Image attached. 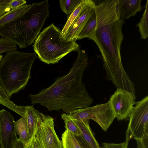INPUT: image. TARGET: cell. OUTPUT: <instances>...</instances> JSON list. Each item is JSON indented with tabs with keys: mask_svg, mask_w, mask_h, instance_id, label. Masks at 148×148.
<instances>
[{
	"mask_svg": "<svg viewBox=\"0 0 148 148\" xmlns=\"http://www.w3.org/2000/svg\"><path fill=\"white\" fill-rule=\"evenodd\" d=\"M117 1L104 0L97 4L95 3L96 27L89 38L93 40L99 48L106 79L112 82L117 88L125 87L131 82L121 62L120 50L125 21L118 16Z\"/></svg>",
	"mask_w": 148,
	"mask_h": 148,
	"instance_id": "obj_1",
	"label": "cell"
},
{
	"mask_svg": "<svg viewBox=\"0 0 148 148\" xmlns=\"http://www.w3.org/2000/svg\"><path fill=\"white\" fill-rule=\"evenodd\" d=\"M76 51L78 56L69 72L38 94H30L31 104H39L50 111L62 110L66 114L90 107L93 100L82 82L84 71L88 65V56L79 48Z\"/></svg>",
	"mask_w": 148,
	"mask_h": 148,
	"instance_id": "obj_2",
	"label": "cell"
},
{
	"mask_svg": "<svg viewBox=\"0 0 148 148\" xmlns=\"http://www.w3.org/2000/svg\"><path fill=\"white\" fill-rule=\"evenodd\" d=\"M48 1L34 3L21 17L0 27V35L24 49L34 42L49 16Z\"/></svg>",
	"mask_w": 148,
	"mask_h": 148,
	"instance_id": "obj_3",
	"label": "cell"
},
{
	"mask_svg": "<svg viewBox=\"0 0 148 148\" xmlns=\"http://www.w3.org/2000/svg\"><path fill=\"white\" fill-rule=\"evenodd\" d=\"M36 54L17 50L6 52L0 62V84L9 98L24 89Z\"/></svg>",
	"mask_w": 148,
	"mask_h": 148,
	"instance_id": "obj_4",
	"label": "cell"
},
{
	"mask_svg": "<svg viewBox=\"0 0 148 148\" xmlns=\"http://www.w3.org/2000/svg\"><path fill=\"white\" fill-rule=\"evenodd\" d=\"M61 31L52 23L44 29L35 40L34 50L42 62L57 63L67 54L79 48L75 41L66 40Z\"/></svg>",
	"mask_w": 148,
	"mask_h": 148,
	"instance_id": "obj_5",
	"label": "cell"
},
{
	"mask_svg": "<svg viewBox=\"0 0 148 148\" xmlns=\"http://www.w3.org/2000/svg\"><path fill=\"white\" fill-rule=\"evenodd\" d=\"M72 118L84 123L89 119L97 123L104 131H106L115 118L109 102L92 107L81 108L69 113Z\"/></svg>",
	"mask_w": 148,
	"mask_h": 148,
	"instance_id": "obj_6",
	"label": "cell"
},
{
	"mask_svg": "<svg viewBox=\"0 0 148 148\" xmlns=\"http://www.w3.org/2000/svg\"><path fill=\"white\" fill-rule=\"evenodd\" d=\"M129 117L126 141L140 138L148 134V96L135 103Z\"/></svg>",
	"mask_w": 148,
	"mask_h": 148,
	"instance_id": "obj_7",
	"label": "cell"
},
{
	"mask_svg": "<svg viewBox=\"0 0 148 148\" xmlns=\"http://www.w3.org/2000/svg\"><path fill=\"white\" fill-rule=\"evenodd\" d=\"M35 136L42 148H62L54 129L53 119L49 115L42 114Z\"/></svg>",
	"mask_w": 148,
	"mask_h": 148,
	"instance_id": "obj_8",
	"label": "cell"
},
{
	"mask_svg": "<svg viewBox=\"0 0 148 148\" xmlns=\"http://www.w3.org/2000/svg\"><path fill=\"white\" fill-rule=\"evenodd\" d=\"M135 99L131 92L121 89H117L111 96L108 101L118 120L129 119Z\"/></svg>",
	"mask_w": 148,
	"mask_h": 148,
	"instance_id": "obj_9",
	"label": "cell"
},
{
	"mask_svg": "<svg viewBox=\"0 0 148 148\" xmlns=\"http://www.w3.org/2000/svg\"><path fill=\"white\" fill-rule=\"evenodd\" d=\"M14 118L4 109L0 110V145L1 148H13L18 139L15 128Z\"/></svg>",
	"mask_w": 148,
	"mask_h": 148,
	"instance_id": "obj_10",
	"label": "cell"
},
{
	"mask_svg": "<svg viewBox=\"0 0 148 148\" xmlns=\"http://www.w3.org/2000/svg\"><path fill=\"white\" fill-rule=\"evenodd\" d=\"M95 2L90 0L69 28L64 37L66 40L75 42L89 17L95 11Z\"/></svg>",
	"mask_w": 148,
	"mask_h": 148,
	"instance_id": "obj_11",
	"label": "cell"
},
{
	"mask_svg": "<svg viewBox=\"0 0 148 148\" xmlns=\"http://www.w3.org/2000/svg\"><path fill=\"white\" fill-rule=\"evenodd\" d=\"M141 1V0H118L116 11L119 19L124 21L141 12L142 10Z\"/></svg>",
	"mask_w": 148,
	"mask_h": 148,
	"instance_id": "obj_12",
	"label": "cell"
},
{
	"mask_svg": "<svg viewBox=\"0 0 148 148\" xmlns=\"http://www.w3.org/2000/svg\"><path fill=\"white\" fill-rule=\"evenodd\" d=\"M25 109L24 116L27 125L29 140L35 135L42 113L36 110L33 105L25 106Z\"/></svg>",
	"mask_w": 148,
	"mask_h": 148,
	"instance_id": "obj_13",
	"label": "cell"
},
{
	"mask_svg": "<svg viewBox=\"0 0 148 148\" xmlns=\"http://www.w3.org/2000/svg\"><path fill=\"white\" fill-rule=\"evenodd\" d=\"M31 4H25L5 13L0 16V27L21 17L28 10Z\"/></svg>",
	"mask_w": 148,
	"mask_h": 148,
	"instance_id": "obj_14",
	"label": "cell"
},
{
	"mask_svg": "<svg viewBox=\"0 0 148 148\" xmlns=\"http://www.w3.org/2000/svg\"><path fill=\"white\" fill-rule=\"evenodd\" d=\"M72 119L79 130L82 136L90 145L92 148H101L95 139L90 126H86L78 120Z\"/></svg>",
	"mask_w": 148,
	"mask_h": 148,
	"instance_id": "obj_15",
	"label": "cell"
},
{
	"mask_svg": "<svg viewBox=\"0 0 148 148\" xmlns=\"http://www.w3.org/2000/svg\"><path fill=\"white\" fill-rule=\"evenodd\" d=\"M96 25V17L95 10L80 32L77 40H81L86 38H89L95 31Z\"/></svg>",
	"mask_w": 148,
	"mask_h": 148,
	"instance_id": "obj_16",
	"label": "cell"
},
{
	"mask_svg": "<svg viewBox=\"0 0 148 148\" xmlns=\"http://www.w3.org/2000/svg\"><path fill=\"white\" fill-rule=\"evenodd\" d=\"M15 128L16 133L19 138L25 144L28 140L27 125L25 116L21 117L15 122Z\"/></svg>",
	"mask_w": 148,
	"mask_h": 148,
	"instance_id": "obj_17",
	"label": "cell"
},
{
	"mask_svg": "<svg viewBox=\"0 0 148 148\" xmlns=\"http://www.w3.org/2000/svg\"><path fill=\"white\" fill-rule=\"evenodd\" d=\"M90 0H82L79 5L67 18V21L61 31L64 37L69 28Z\"/></svg>",
	"mask_w": 148,
	"mask_h": 148,
	"instance_id": "obj_18",
	"label": "cell"
},
{
	"mask_svg": "<svg viewBox=\"0 0 148 148\" xmlns=\"http://www.w3.org/2000/svg\"><path fill=\"white\" fill-rule=\"evenodd\" d=\"M62 148H82L75 136L66 130L62 136Z\"/></svg>",
	"mask_w": 148,
	"mask_h": 148,
	"instance_id": "obj_19",
	"label": "cell"
},
{
	"mask_svg": "<svg viewBox=\"0 0 148 148\" xmlns=\"http://www.w3.org/2000/svg\"><path fill=\"white\" fill-rule=\"evenodd\" d=\"M141 38L145 39L148 37V0L147 1L145 10L140 19V22L138 24Z\"/></svg>",
	"mask_w": 148,
	"mask_h": 148,
	"instance_id": "obj_20",
	"label": "cell"
},
{
	"mask_svg": "<svg viewBox=\"0 0 148 148\" xmlns=\"http://www.w3.org/2000/svg\"><path fill=\"white\" fill-rule=\"evenodd\" d=\"M61 119L64 121L66 130L75 136H81V132L75 124L69 114L63 113L61 115Z\"/></svg>",
	"mask_w": 148,
	"mask_h": 148,
	"instance_id": "obj_21",
	"label": "cell"
},
{
	"mask_svg": "<svg viewBox=\"0 0 148 148\" xmlns=\"http://www.w3.org/2000/svg\"><path fill=\"white\" fill-rule=\"evenodd\" d=\"M82 0H60L59 3L62 10L68 16L67 18L77 8Z\"/></svg>",
	"mask_w": 148,
	"mask_h": 148,
	"instance_id": "obj_22",
	"label": "cell"
},
{
	"mask_svg": "<svg viewBox=\"0 0 148 148\" xmlns=\"http://www.w3.org/2000/svg\"><path fill=\"white\" fill-rule=\"evenodd\" d=\"M0 104L14 111L21 116H25V106L17 105L10 99H5L1 97H0Z\"/></svg>",
	"mask_w": 148,
	"mask_h": 148,
	"instance_id": "obj_23",
	"label": "cell"
},
{
	"mask_svg": "<svg viewBox=\"0 0 148 148\" xmlns=\"http://www.w3.org/2000/svg\"><path fill=\"white\" fill-rule=\"evenodd\" d=\"M17 50V45L14 43L2 37L0 38V54L3 53Z\"/></svg>",
	"mask_w": 148,
	"mask_h": 148,
	"instance_id": "obj_24",
	"label": "cell"
},
{
	"mask_svg": "<svg viewBox=\"0 0 148 148\" xmlns=\"http://www.w3.org/2000/svg\"><path fill=\"white\" fill-rule=\"evenodd\" d=\"M129 141H125L120 143H107L102 144L101 148H127Z\"/></svg>",
	"mask_w": 148,
	"mask_h": 148,
	"instance_id": "obj_25",
	"label": "cell"
},
{
	"mask_svg": "<svg viewBox=\"0 0 148 148\" xmlns=\"http://www.w3.org/2000/svg\"><path fill=\"white\" fill-rule=\"evenodd\" d=\"M24 148H42L35 135L24 144Z\"/></svg>",
	"mask_w": 148,
	"mask_h": 148,
	"instance_id": "obj_26",
	"label": "cell"
},
{
	"mask_svg": "<svg viewBox=\"0 0 148 148\" xmlns=\"http://www.w3.org/2000/svg\"><path fill=\"white\" fill-rule=\"evenodd\" d=\"M135 139L137 143V148H148V134L141 138Z\"/></svg>",
	"mask_w": 148,
	"mask_h": 148,
	"instance_id": "obj_27",
	"label": "cell"
},
{
	"mask_svg": "<svg viewBox=\"0 0 148 148\" xmlns=\"http://www.w3.org/2000/svg\"><path fill=\"white\" fill-rule=\"evenodd\" d=\"M27 1L24 0H11L7 4L10 9H14L25 5Z\"/></svg>",
	"mask_w": 148,
	"mask_h": 148,
	"instance_id": "obj_28",
	"label": "cell"
},
{
	"mask_svg": "<svg viewBox=\"0 0 148 148\" xmlns=\"http://www.w3.org/2000/svg\"><path fill=\"white\" fill-rule=\"evenodd\" d=\"M75 136L78 141L82 148H92L84 140L82 135Z\"/></svg>",
	"mask_w": 148,
	"mask_h": 148,
	"instance_id": "obj_29",
	"label": "cell"
},
{
	"mask_svg": "<svg viewBox=\"0 0 148 148\" xmlns=\"http://www.w3.org/2000/svg\"><path fill=\"white\" fill-rule=\"evenodd\" d=\"M11 9L8 6L7 4L0 5V16L5 13L9 12Z\"/></svg>",
	"mask_w": 148,
	"mask_h": 148,
	"instance_id": "obj_30",
	"label": "cell"
},
{
	"mask_svg": "<svg viewBox=\"0 0 148 148\" xmlns=\"http://www.w3.org/2000/svg\"><path fill=\"white\" fill-rule=\"evenodd\" d=\"M24 143L18 138L14 143L13 148H24Z\"/></svg>",
	"mask_w": 148,
	"mask_h": 148,
	"instance_id": "obj_31",
	"label": "cell"
},
{
	"mask_svg": "<svg viewBox=\"0 0 148 148\" xmlns=\"http://www.w3.org/2000/svg\"><path fill=\"white\" fill-rule=\"evenodd\" d=\"M0 97L8 99H10V98L8 96L0 84Z\"/></svg>",
	"mask_w": 148,
	"mask_h": 148,
	"instance_id": "obj_32",
	"label": "cell"
},
{
	"mask_svg": "<svg viewBox=\"0 0 148 148\" xmlns=\"http://www.w3.org/2000/svg\"><path fill=\"white\" fill-rule=\"evenodd\" d=\"M11 0H0V5L8 4Z\"/></svg>",
	"mask_w": 148,
	"mask_h": 148,
	"instance_id": "obj_33",
	"label": "cell"
},
{
	"mask_svg": "<svg viewBox=\"0 0 148 148\" xmlns=\"http://www.w3.org/2000/svg\"><path fill=\"white\" fill-rule=\"evenodd\" d=\"M3 55L0 54V62L1 61L2 58H3Z\"/></svg>",
	"mask_w": 148,
	"mask_h": 148,
	"instance_id": "obj_34",
	"label": "cell"
},
{
	"mask_svg": "<svg viewBox=\"0 0 148 148\" xmlns=\"http://www.w3.org/2000/svg\"></svg>",
	"mask_w": 148,
	"mask_h": 148,
	"instance_id": "obj_35",
	"label": "cell"
}]
</instances>
